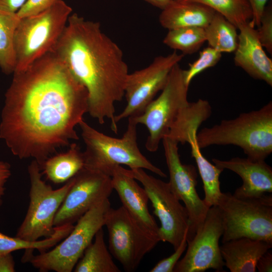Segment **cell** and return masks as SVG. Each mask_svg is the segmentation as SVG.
Instances as JSON below:
<instances>
[{
	"instance_id": "cell-1",
	"label": "cell",
	"mask_w": 272,
	"mask_h": 272,
	"mask_svg": "<svg viewBox=\"0 0 272 272\" xmlns=\"http://www.w3.org/2000/svg\"><path fill=\"white\" fill-rule=\"evenodd\" d=\"M13 75L0 139L14 156L33 158L41 167L58 149L79 139L75 128L88 112V92L53 51Z\"/></svg>"
},
{
	"instance_id": "cell-2",
	"label": "cell",
	"mask_w": 272,
	"mask_h": 272,
	"mask_svg": "<svg viewBox=\"0 0 272 272\" xmlns=\"http://www.w3.org/2000/svg\"><path fill=\"white\" fill-rule=\"evenodd\" d=\"M52 51L86 89L88 113L101 124L110 120L112 130L117 133L114 104L124 95L129 74L118 45L99 22L74 13Z\"/></svg>"
},
{
	"instance_id": "cell-3",
	"label": "cell",
	"mask_w": 272,
	"mask_h": 272,
	"mask_svg": "<svg viewBox=\"0 0 272 272\" xmlns=\"http://www.w3.org/2000/svg\"><path fill=\"white\" fill-rule=\"evenodd\" d=\"M200 149L213 145H234L253 160H265L272 153V102L256 110L224 119L197 131Z\"/></svg>"
},
{
	"instance_id": "cell-4",
	"label": "cell",
	"mask_w": 272,
	"mask_h": 272,
	"mask_svg": "<svg viewBox=\"0 0 272 272\" xmlns=\"http://www.w3.org/2000/svg\"><path fill=\"white\" fill-rule=\"evenodd\" d=\"M128 120L127 129L121 138L103 133L84 119L79 124L86 146L83 152L84 167L110 176L115 166L125 165L130 169H147L161 177H166L164 172L142 154L137 142L138 124L131 117Z\"/></svg>"
},
{
	"instance_id": "cell-5",
	"label": "cell",
	"mask_w": 272,
	"mask_h": 272,
	"mask_svg": "<svg viewBox=\"0 0 272 272\" xmlns=\"http://www.w3.org/2000/svg\"><path fill=\"white\" fill-rule=\"evenodd\" d=\"M72 12V8L61 0L39 14L20 18L14 38V72L26 69L52 51Z\"/></svg>"
},
{
	"instance_id": "cell-6",
	"label": "cell",
	"mask_w": 272,
	"mask_h": 272,
	"mask_svg": "<svg viewBox=\"0 0 272 272\" xmlns=\"http://www.w3.org/2000/svg\"><path fill=\"white\" fill-rule=\"evenodd\" d=\"M217 206L222 215V243L242 237L272 244V195L239 198L222 192Z\"/></svg>"
},
{
	"instance_id": "cell-7",
	"label": "cell",
	"mask_w": 272,
	"mask_h": 272,
	"mask_svg": "<svg viewBox=\"0 0 272 272\" xmlns=\"http://www.w3.org/2000/svg\"><path fill=\"white\" fill-rule=\"evenodd\" d=\"M110 208L109 198L96 205L77 221L69 234L53 249L38 255L31 254L25 261L41 272L72 271L96 233L104 226Z\"/></svg>"
},
{
	"instance_id": "cell-8",
	"label": "cell",
	"mask_w": 272,
	"mask_h": 272,
	"mask_svg": "<svg viewBox=\"0 0 272 272\" xmlns=\"http://www.w3.org/2000/svg\"><path fill=\"white\" fill-rule=\"evenodd\" d=\"M30 187L29 204L25 218L16 236L30 242L54 233L55 214L74 182V177L61 187L53 189L42 179L37 162L33 160L28 167Z\"/></svg>"
},
{
	"instance_id": "cell-9",
	"label": "cell",
	"mask_w": 272,
	"mask_h": 272,
	"mask_svg": "<svg viewBox=\"0 0 272 272\" xmlns=\"http://www.w3.org/2000/svg\"><path fill=\"white\" fill-rule=\"evenodd\" d=\"M188 88L183 70L179 63H177L172 68L160 95L147 106L141 115L131 117L138 124L147 127L149 135L145 147L149 152L158 150L160 142L168 134L174 121L188 105Z\"/></svg>"
},
{
	"instance_id": "cell-10",
	"label": "cell",
	"mask_w": 272,
	"mask_h": 272,
	"mask_svg": "<svg viewBox=\"0 0 272 272\" xmlns=\"http://www.w3.org/2000/svg\"><path fill=\"white\" fill-rule=\"evenodd\" d=\"M104 226L109 251L126 271L135 270L145 255L160 241L146 232L123 206L109 209Z\"/></svg>"
},
{
	"instance_id": "cell-11",
	"label": "cell",
	"mask_w": 272,
	"mask_h": 272,
	"mask_svg": "<svg viewBox=\"0 0 272 272\" xmlns=\"http://www.w3.org/2000/svg\"><path fill=\"white\" fill-rule=\"evenodd\" d=\"M129 170L132 176L143 185L154 213L160 222V241L169 243L175 250L188 231L189 217L186 208L171 190L168 182L148 174L142 168Z\"/></svg>"
},
{
	"instance_id": "cell-12",
	"label": "cell",
	"mask_w": 272,
	"mask_h": 272,
	"mask_svg": "<svg viewBox=\"0 0 272 272\" xmlns=\"http://www.w3.org/2000/svg\"><path fill=\"white\" fill-rule=\"evenodd\" d=\"M184 56L174 50L167 55L155 57L148 66L128 74L124 87L127 104L121 113L115 115V122L141 115L163 90L172 68Z\"/></svg>"
},
{
	"instance_id": "cell-13",
	"label": "cell",
	"mask_w": 272,
	"mask_h": 272,
	"mask_svg": "<svg viewBox=\"0 0 272 272\" xmlns=\"http://www.w3.org/2000/svg\"><path fill=\"white\" fill-rule=\"evenodd\" d=\"M169 174L171 190L184 204L189 217L187 241L194 237L206 218L209 209L196 191L197 173L191 164H183L178 153V143L165 137L162 140Z\"/></svg>"
},
{
	"instance_id": "cell-14",
	"label": "cell",
	"mask_w": 272,
	"mask_h": 272,
	"mask_svg": "<svg viewBox=\"0 0 272 272\" xmlns=\"http://www.w3.org/2000/svg\"><path fill=\"white\" fill-rule=\"evenodd\" d=\"M223 232L221 211L217 206H212L193 238L187 241L185 254L177 262L173 272H203L210 268L222 271L225 262L219 240Z\"/></svg>"
},
{
	"instance_id": "cell-15",
	"label": "cell",
	"mask_w": 272,
	"mask_h": 272,
	"mask_svg": "<svg viewBox=\"0 0 272 272\" xmlns=\"http://www.w3.org/2000/svg\"><path fill=\"white\" fill-rule=\"evenodd\" d=\"M74 179L55 214L54 227L77 222L93 207L108 198L113 190L111 176L97 170L84 167Z\"/></svg>"
},
{
	"instance_id": "cell-16",
	"label": "cell",
	"mask_w": 272,
	"mask_h": 272,
	"mask_svg": "<svg viewBox=\"0 0 272 272\" xmlns=\"http://www.w3.org/2000/svg\"><path fill=\"white\" fill-rule=\"evenodd\" d=\"M110 176L113 189L117 192L122 206L146 232L160 239L159 227L149 212V199L144 187L140 186L129 169L121 165L114 167Z\"/></svg>"
},
{
	"instance_id": "cell-17",
	"label": "cell",
	"mask_w": 272,
	"mask_h": 272,
	"mask_svg": "<svg viewBox=\"0 0 272 272\" xmlns=\"http://www.w3.org/2000/svg\"><path fill=\"white\" fill-rule=\"evenodd\" d=\"M254 26L250 21L238 28L234 63L253 79L272 86V60L265 53Z\"/></svg>"
},
{
	"instance_id": "cell-18",
	"label": "cell",
	"mask_w": 272,
	"mask_h": 272,
	"mask_svg": "<svg viewBox=\"0 0 272 272\" xmlns=\"http://www.w3.org/2000/svg\"><path fill=\"white\" fill-rule=\"evenodd\" d=\"M214 165L238 174L243 183L233 194L239 198L260 196L272 192V168L265 160L234 157L228 160L212 159Z\"/></svg>"
},
{
	"instance_id": "cell-19",
	"label": "cell",
	"mask_w": 272,
	"mask_h": 272,
	"mask_svg": "<svg viewBox=\"0 0 272 272\" xmlns=\"http://www.w3.org/2000/svg\"><path fill=\"white\" fill-rule=\"evenodd\" d=\"M271 247L265 241L242 237L223 243L220 251L231 272H255L259 258Z\"/></svg>"
},
{
	"instance_id": "cell-20",
	"label": "cell",
	"mask_w": 272,
	"mask_h": 272,
	"mask_svg": "<svg viewBox=\"0 0 272 272\" xmlns=\"http://www.w3.org/2000/svg\"><path fill=\"white\" fill-rule=\"evenodd\" d=\"M214 10L195 3H180L174 0L162 10L159 20L168 30L185 27L205 28L211 21Z\"/></svg>"
},
{
	"instance_id": "cell-21",
	"label": "cell",
	"mask_w": 272,
	"mask_h": 272,
	"mask_svg": "<svg viewBox=\"0 0 272 272\" xmlns=\"http://www.w3.org/2000/svg\"><path fill=\"white\" fill-rule=\"evenodd\" d=\"M65 152L49 157L41 166L42 174L55 184H60L74 177L85 166L84 153L76 143L70 144Z\"/></svg>"
},
{
	"instance_id": "cell-22",
	"label": "cell",
	"mask_w": 272,
	"mask_h": 272,
	"mask_svg": "<svg viewBox=\"0 0 272 272\" xmlns=\"http://www.w3.org/2000/svg\"><path fill=\"white\" fill-rule=\"evenodd\" d=\"M211 114L212 107L208 100L199 99L195 102H189L180 112L165 137L178 144L188 143L190 137L197 132L200 125Z\"/></svg>"
},
{
	"instance_id": "cell-23",
	"label": "cell",
	"mask_w": 272,
	"mask_h": 272,
	"mask_svg": "<svg viewBox=\"0 0 272 272\" xmlns=\"http://www.w3.org/2000/svg\"><path fill=\"white\" fill-rule=\"evenodd\" d=\"M94 242L86 248L75 265V272H119L107 249L103 230L101 228L95 235Z\"/></svg>"
},
{
	"instance_id": "cell-24",
	"label": "cell",
	"mask_w": 272,
	"mask_h": 272,
	"mask_svg": "<svg viewBox=\"0 0 272 272\" xmlns=\"http://www.w3.org/2000/svg\"><path fill=\"white\" fill-rule=\"evenodd\" d=\"M197 133L190 136L188 143L191 148V156L195 161L203 182L205 192L203 200L208 207H211L217 206L222 193L219 178L223 170L212 164L203 156L196 142Z\"/></svg>"
},
{
	"instance_id": "cell-25",
	"label": "cell",
	"mask_w": 272,
	"mask_h": 272,
	"mask_svg": "<svg viewBox=\"0 0 272 272\" xmlns=\"http://www.w3.org/2000/svg\"><path fill=\"white\" fill-rule=\"evenodd\" d=\"M54 232L49 237L34 242H30L17 237H12L0 232V255L13 251L25 249L23 260L31 254L34 250L40 253L47 251L65 238L74 227L72 224L54 227Z\"/></svg>"
},
{
	"instance_id": "cell-26",
	"label": "cell",
	"mask_w": 272,
	"mask_h": 272,
	"mask_svg": "<svg viewBox=\"0 0 272 272\" xmlns=\"http://www.w3.org/2000/svg\"><path fill=\"white\" fill-rule=\"evenodd\" d=\"M20 20L17 13L0 10V69L7 75L16 69L14 38Z\"/></svg>"
},
{
	"instance_id": "cell-27",
	"label": "cell",
	"mask_w": 272,
	"mask_h": 272,
	"mask_svg": "<svg viewBox=\"0 0 272 272\" xmlns=\"http://www.w3.org/2000/svg\"><path fill=\"white\" fill-rule=\"evenodd\" d=\"M237 29L222 15L216 12L204 28L206 41L209 46L221 53L234 52L238 44Z\"/></svg>"
},
{
	"instance_id": "cell-28",
	"label": "cell",
	"mask_w": 272,
	"mask_h": 272,
	"mask_svg": "<svg viewBox=\"0 0 272 272\" xmlns=\"http://www.w3.org/2000/svg\"><path fill=\"white\" fill-rule=\"evenodd\" d=\"M195 3L207 6L222 15L238 29L250 21L252 13L247 0H174Z\"/></svg>"
},
{
	"instance_id": "cell-29",
	"label": "cell",
	"mask_w": 272,
	"mask_h": 272,
	"mask_svg": "<svg viewBox=\"0 0 272 272\" xmlns=\"http://www.w3.org/2000/svg\"><path fill=\"white\" fill-rule=\"evenodd\" d=\"M206 41L204 28L185 27L169 30L163 43L183 54H191L198 50Z\"/></svg>"
},
{
	"instance_id": "cell-30",
	"label": "cell",
	"mask_w": 272,
	"mask_h": 272,
	"mask_svg": "<svg viewBox=\"0 0 272 272\" xmlns=\"http://www.w3.org/2000/svg\"><path fill=\"white\" fill-rule=\"evenodd\" d=\"M222 53L208 46L199 52L198 57L189 64L186 70H183L186 84L189 86L191 81L198 74L203 71L214 66L221 59Z\"/></svg>"
},
{
	"instance_id": "cell-31",
	"label": "cell",
	"mask_w": 272,
	"mask_h": 272,
	"mask_svg": "<svg viewBox=\"0 0 272 272\" xmlns=\"http://www.w3.org/2000/svg\"><path fill=\"white\" fill-rule=\"evenodd\" d=\"M256 30L259 40L262 47L272 54V6L266 5L260 19V25Z\"/></svg>"
},
{
	"instance_id": "cell-32",
	"label": "cell",
	"mask_w": 272,
	"mask_h": 272,
	"mask_svg": "<svg viewBox=\"0 0 272 272\" xmlns=\"http://www.w3.org/2000/svg\"><path fill=\"white\" fill-rule=\"evenodd\" d=\"M186 232L179 246L169 256L159 261L150 270V272H173V269L181 256L186 249L187 242Z\"/></svg>"
},
{
	"instance_id": "cell-33",
	"label": "cell",
	"mask_w": 272,
	"mask_h": 272,
	"mask_svg": "<svg viewBox=\"0 0 272 272\" xmlns=\"http://www.w3.org/2000/svg\"><path fill=\"white\" fill-rule=\"evenodd\" d=\"M61 0H27L17 13L20 18L39 14L49 8Z\"/></svg>"
},
{
	"instance_id": "cell-34",
	"label": "cell",
	"mask_w": 272,
	"mask_h": 272,
	"mask_svg": "<svg viewBox=\"0 0 272 272\" xmlns=\"http://www.w3.org/2000/svg\"><path fill=\"white\" fill-rule=\"evenodd\" d=\"M268 0H247L252 13V18L251 21L258 27L260 25V19L264 9L266 6Z\"/></svg>"
},
{
	"instance_id": "cell-35",
	"label": "cell",
	"mask_w": 272,
	"mask_h": 272,
	"mask_svg": "<svg viewBox=\"0 0 272 272\" xmlns=\"http://www.w3.org/2000/svg\"><path fill=\"white\" fill-rule=\"evenodd\" d=\"M11 175L10 165L0 160V207L3 204V197L5 194V185Z\"/></svg>"
},
{
	"instance_id": "cell-36",
	"label": "cell",
	"mask_w": 272,
	"mask_h": 272,
	"mask_svg": "<svg viewBox=\"0 0 272 272\" xmlns=\"http://www.w3.org/2000/svg\"><path fill=\"white\" fill-rule=\"evenodd\" d=\"M256 269L259 272L272 271V252L270 249L259 258L256 263Z\"/></svg>"
},
{
	"instance_id": "cell-37",
	"label": "cell",
	"mask_w": 272,
	"mask_h": 272,
	"mask_svg": "<svg viewBox=\"0 0 272 272\" xmlns=\"http://www.w3.org/2000/svg\"><path fill=\"white\" fill-rule=\"evenodd\" d=\"M27 0H0V10L17 13Z\"/></svg>"
},
{
	"instance_id": "cell-38",
	"label": "cell",
	"mask_w": 272,
	"mask_h": 272,
	"mask_svg": "<svg viewBox=\"0 0 272 272\" xmlns=\"http://www.w3.org/2000/svg\"><path fill=\"white\" fill-rule=\"evenodd\" d=\"M15 263L11 253L0 255V272H15Z\"/></svg>"
},
{
	"instance_id": "cell-39",
	"label": "cell",
	"mask_w": 272,
	"mask_h": 272,
	"mask_svg": "<svg viewBox=\"0 0 272 272\" xmlns=\"http://www.w3.org/2000/svg\"><path fill=\"white\" fill-rule=\"evenodd\" d=\"M152 6L158 8L162 10L166 8L173 0H144Z\"/></svg>"
}]
</instances>
